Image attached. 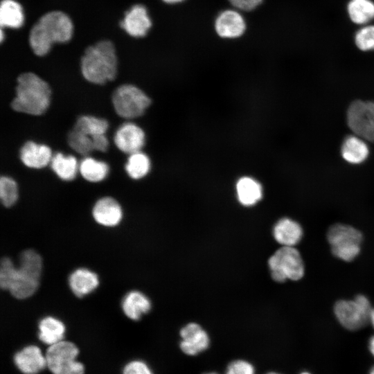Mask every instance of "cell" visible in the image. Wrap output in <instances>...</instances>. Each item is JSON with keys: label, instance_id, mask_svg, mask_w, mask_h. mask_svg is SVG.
Returning <instances> with one entry per match:
<instances>
[{"label": "cell", "instance_id": "1", "mask_svg": "<svg viewBox=\"0 0 374 374\" xmlns=\"http://www.w3.org/2000/svg\"><path fill=\"white\" fill-rule=\"evenodd\" d=\"M73 23L70 17L59 10L43 15L29 32V44L33 53L45 55L54 43L69 41L73 34Z\"/></svg>", "mask_w": 374, "mask_h": 374}, {"label": "cell", "instance_id": "2", "mask_svg": "<svg viewBox=\"0 0 374 374\" xmlns=\"http://www.w3.org/2000/svg\"><path fill=\"white\" fill-rule=\"evenodd\" d=\"M51 96V88L45 80L34 73H23L17 78L16 95L11 107L18 112L39 116L48 108Z\"/></svg>", "mask_w": 374, "mask_h": 374}, {"label": "cell", "instance_id": "3", "mask_svg": "<svg viewBox=\"0 0 374 374\" xmlns=\"http://www.w3.org/2000/svg\"><path fill=\"white\" fill-rule=\"evenodd\" d=\"M117 62L113 43L101 40L85 49L80 61L81 72L87 81L104 84L115 79Z\"/></svg>", "mask_w": 374, "mask_h": 374}, {"label": "cell", "instance_id": "4", "mask_svg": "<svg viewBox=\"0 0 374 374\" xmlns=\"http://www.w3.org/2000/svg\"><path fill=\"white\" fill-rule=\"evenodd\" d=\"M42 269L40 255L33 249L25 250L19 258V265L8 288L19 299L32 296L37 290Z\"/></svg>", "mask_w": 374, "mask_h": 374}, {"label": "cell", "instance_id": "5", "mask_svg": "<svg viewBox=\"0 0 374 374\" xmlns=\"http://www.w3.org/2000/svg\"><path fill=\"white\" fill-rule=\"evenodd\" d=\"M80 352L77 344L69 340L48 346L44 352L46 368L52 374H84V364L78 359Z\"/></svg>", "mask_w": 374, "mask_h": 374}, {"label": "cell", "instance_id": "6", "mask_svg": "<svg viewBox=\"0 0 374 374\" xmlns=\"http://www.w3.org/2000/svg\"><path fill=\"white\" fill-rule=\"evenodd\" d=\"M268 265L272 278L278 283L298 280L304 275L303 259L294 247L283 246L269 258Z\"/></svg>", "mask_w": 374, "mask_h": 374}, {"label": "cell", "instance_id": "7", "mask_svg": "<svg viewBox=\"0 0 374 374\" xmlns=\"http://www.w3.org/2000/svg\"><path fill=\"white\" fill-rule=\"evenodd\" d=\"M327 237L332 252L337 258L349 262L359 255L362 235L355 228L336 224L329 229Z\"/></svg>", "mask_w": 374, "mask_h": 374}, {"label": "cell", "instance_id": "8", "mask_svg": "<svg viewBox=\"0 0 374 374\" xmlns=\"http://www.w3.org/2000/svg\"><path fill=\"white\" fill-rule=\"evenodd\" d=\"M112 99L116 114L127 119L142 116L151 103L142 90L132 84H123L116 88Z\"/></svg>", "mask_w": 374, "mask_h": 374}, {"label": "cell", "instance_id": "9", "mask_svg": "<svg viewBox=\"0 0 374 374\" xmlns=\"http://www.w3.org/2000/svg\"><path fill=\"white\" fill-rule=\"evenodd\" d=\"M371 310L370 301L364 295H357L353 300L338 301L334 307L338 321L350 330H358L367 324Z\"/></svg>", "mask_w": 374, "mask_h": 374}, {"label": "cell", "instance_id": "10", "mask_svg": "<svg viewBox=\"0 0 374 374\" xmlns=\"http://www.w3.org/2000/svg\"><path fill=\"white\" fill-rule=\"evenodd\" d=\"M347 122L360 138L374 141V103L354 102L348 110Z\"/></svg>", "mask_w": 374, "mask_h": 374}, {"label": "cell", "instance_id": "11", "mask_svg": "<svg viewBox=\"0 0 374 374\" xmlns=\"http://www.w3.org/2000/svg\"><path fill=\"white\" fill-rule=\"evenodd\" d=\"M12 362L22 374H39L46 369L44 353L35 344L24 346L15 352Z\"/></svg>", "mask_w": 374, "mask_h": 374}, {"label": "cell", "instance_id": "12", "mask_svg": "<svg viewBox=\"0 0 374 374\" xmlns=\"http://www.w3.org/2000/svg\"><path fill=\"white\" fill-rule=\"evenodd\" d=\"M143 130L133 123H125L116 130L114 141L122 152L132 154L141 151L145 144Z\"/></svg>", "mask_w": 374, "mask_h": 374}, {"label": "cell", "instance_id": "13", "mask_svg": "<svg viewBox=\"0 0 374 374\" xmlns=\"http://www.w3.org/2000/svg\"><path fill=\"white\" fill-rule=\"evenodd\" d=\"M216 33L222 38L235 39L243 35L246 22L242 14L236 10L227 9L220 12L215 20Z\"/></svg>", "mask_w": 374, "mask_h": 374}, {"label": "cell", "instance_id": "14", "mask_svg": "<svg viewBox=\"0 0 374 374\" xmlns=\"http://www.w3.org/2000/svg\"><path fill=\"white\" fill-rule=\"evenodd\" d=\"M180 336V348L188 355H196L205 350L209 345L208 334L195 323H190L183 327Z\"/></svg>", "mask_w": 374, "mask_h": 374}, {"label": "cell", "instance_id": "15", "mask_svg": "<svg viewBox=\"0 0 374 374\" xmlns=\"http://www.w3.org/2000/svg\"><path fill=\"white\" fill-rule=\"evenodd\" d=\"M121 26L132 37H144L152 26L146 8L141 4L133 6L126 11Z\"/></svg>", "mask_w": 374, "mask_h": 374}, {"label": "cell", "instance_id": "16", "mask_svg": "<svg viewBox=\"0 0 374 374\" xmlns=\"http://www.w3.org/2000/svg\"><path fill=\"white\" fill-rule=\"evenodd\" d=\"M94 220L105 226L118 225L123 217V211L118 202L111 197H105L98 199L93 211Z\"/></svg>", "mask_w": 374, "mask_h": 374}, {"label": "cell", "instance_id": "17", "mask_svg": "<svg viewBox=\"0 0 374 374\" xmlns=\"http://www.w3.org/2000/svg\"><path fill=\"white\" fill-rule=\"evenodd\" d=\"M20 159L30 168L40 169L51 163L53 157L51 148L44 144L27 141L20 150Z\"/></svg>", "mask_w": 374, "mask_h": 374}, {"label": "cell", "instance_id": "18", "mask_svg": "<svg viewBox=\"0 0 374 374\" xmlns=\"http://www.w3.org/2000/svg\"><path fill=\"white\" fill-rule=\"evenodd\" d=\"M273 235L275 240L284 247H294L303 237V229L296 221L284 217L278 220L274 226Z\"/></svg>", "mask_w": 374, "mask_h": 374}, {"label": "cell", "instance_id": "19", "mask_svg": "<svg viewBox=\"0 0 374 374\" xmlns=\"http://www.w3.org/2000/svg\"><path fill=\"white\" fill-rule=\"evenodd\" d=\"M69 284L76 296L82 297L98 287L99 280L98 276L92 271L80 268L71 273L69 278Z\"/></svg>", "mask_w": 374, "mask_h": 374}, {"label": "cell", "instance_id": "20", "mask_svg": "<svg viewBox=\"0 0 374 374\" xmlns=\"http://www.w3.org/2000/svg\"><path fill=\"white\" fill-rule=\"evenodd\" d=\"M65 332V325L53 317H44L38 323V339L48 346L64 339Z\"/></svg>", "mask_w": 374, "mask_h": 374}, {"label": "cell", "instance_id": "21", "mask_svg": "<svg viewBox=\"0 0 374 374\" xmlns=\"http://www.w3.org/2000/svg\"><path fill=\"white\" fill-rule=\"evenodd\" d=\"M122 308L124 314L130 319L137 321L148 313L151 308L149 299L139 291L127 293L123 299Z\"/></svg>", "mask_w": 374, "mask_h": 374}, {"label": "cell", "instance_id": "22", "mask_svg": "<svg viewBox=\"0 0 374 374\" xmlns=\"http://www.w3.org/2000/svg\"><path fill=\"white\" fill-rule=\"evenodd\" d=\"M236 193L240 203L249 206L256 204L262 196L260 184L249 177H242L236 183Z\"/></svg>", "mask_w": 374, "mask_h": 374}, {"label": "cell", "instance_id": "23", "mask_svg": "<svg viewBox=\"0 0 374 374\" xmlns=\"http://www.w3.org/2000/svg\"><path fill=\"white\" fill-rule=\"evenodd\" d=\"M51 166L57 176L64 181H71L79 171V164L72 155L66 156L61 152L54 154L51 161Z\"/></svg>", "mask_w": 374, "mask_h": 374}, {"label": "cell", "instance_id": "24", "mask_svg": "<svg viewBox=\"0 0 374 374\" xmlns=\"http://www.w3.org/2000/svg\"><path fill=\"white\" fill-rule=\"evenodd\" d=\"M369 153L366 143L359 137H347L341 147V155L348 162L357 164L366 160Z\"/></svg>", "mask_w": 374, "mask_h": 374}, {"label": "cell", "instance_id": "25", "mask_svg": "<svg viewBox=\"0 0 374 374\" xmlns=\"http://www.w3.org/2000/svg\"><path fill=\"white\" fill-rule=\"evenodd\" d=\"M24 23L21 6L15 0H2L0 6L1 28H18Z\"/></svg>", "mask_w": 374, "mask_h": 374}, {"label": "cell", "instance_id": "26", "mask_svg": "<svg viewBox=\"0 0 374 374\" xmlns=\"http://www.w3.org/2000/svg\"><path fill=\"white\" fill-rule=\"evenodd\" d=\"M109 166L104 161L85 157L79 164V172L84 179L90 182H99L106 178Z\"/></svg>", "mask_w": 374, "mask_h": 374}, {"label": "cell", "instance_id": "27", "mask_svg": "<svg viewBox=\"0 0 374 374\" xmlns=\"http://www.w3.org/2000/svg\"><path fill=\"white\" fill-rule=\"evenodd\" d=\"M348 12L354 23L366 24L374 18V3L371 0H350Z\"/></svg>", "mask_w": 374, "mask_h": 374}, {"label": "cell", "instance_id": "28", "mask_svg": "<svg viewBox=\"0 0 374 374\" xmlns=\"http://www.w3.org/2000/svg\"><path fill=\"white\" fill-rule=\"evenodd\" d=\"M150 166L149 157L145 153L139 151L130 154L125 170L132 179H139L147 175Z\"/></svg>", "mask_w": 374, "mask_h": 374}, {"label": "cell", "instance_id": "29", "mask_svg": "<svg viewBox=\"0 0 374 374\" xmlns=\"http://www.w3.org/2000/svg\"><path fill=\"white\" fill-rule=\"evenodd\" d=\"M74 127L93 139L96 136L105 134L109 124L104 118L92 116H82L78 118Z\"/></svg>", "mask_w": 374, "mask_h": 374}, {"label": "cell", "instance_id": "30", "mask_svg": "<svg viewBox=\"0 0 374 374\" xmlns=\"http://www.w3.org/2000/svg\"><path fill=\"white\" fill-rule=\"evenodd\" d=\"M67 141L73 150L82 155H87L94 150L93 139L75 127L68 134Z\"/></svg>", "mask_w": 374, "mask_h": 374}, {"label": "cell", "instance_id": "31", "mask_svg": "<svg viewBox=\"0 0 374 374\" xmlns=\"http://www.w3.org/2000/svg\"><path fill=\"white\" fill-rule=\"evenodd\" d=\"M0 198L6 207L15 204L18 198V188L16 181L11 177L2 176L0 179Z\"/></svg>", "mask_w": 374, "mask_h": 374}, {"label": "cell", "instance_id": "32", "mask_svg": "<svg viewBox=\"0 0 374 374\" xmlns=\"http://www.w3.org/2000/svg\"><path fill=\"white\" fill-rule=\"evenodd\" d=\"M355 44L362 51L374 50V26L361 28L355 35Z\"/></svg>", "mask_w": 374, "mask_h": 374}, {"label": "cell", "instance_id": "33", "mask_svg": "<svg viewBox=\"0 0 374 374\" xmlns=\"http://www.w3.org/2000/svg\"><path fill=\"white\" fill-rule=\"evenodd\" d=\"M17 267L11 259L5 257L1 259L0 267V285L3 290H8L11 284Z\"/></svg>", "mask_w": 374, "mask_h": 374}, {"label": "cell", "instance_id": "34", "mask_svg": "<svg viewBox=\"0 0 374 374\" xmlns=\"http://www.w3.org/2000/svg\"><path fill=\"white\" fill-rule=\"evenodd\" d=\"M121 374H153V372L144 361L131 359L124 365Z\"/></svg>", "mask_w": 374, "mask_h": 374}, {"label": "cell", "instance_id": "35", "mask_svg": "<svg viewBox=\"0 0 374 374\" xmlns=\"http://www.w3.org/2000/svg\"><path fill=\"white\" fill-rule=\"evenodd\" d=\"M226 374H255V370L249 362L238 359L228 365Z\"/></svg>", "mask_w": 374, "mask_h": 374}, {"label": "cell", "instance_id": "36", "mask_svg": "<svg viewBox=\"0 0 374 374\" xmlns=\"http://www.w3.org/2000/svg\"><path fill=\"white\" fill-rule=\"evenodd\" d=\"M236 9L240 10L250 11L256 8L262 0H228Z\"/></svg>", "mask_w": 374, "mask_h": 374}, {"label": "cell", "instance_id": "37", "mask_svg": "<svg viewBox=\"0 0 374 374\" xmlns=\"http://www.w3.org/2000/svg\"><path fill=\"white\" fill-rule=\"evenodd\" d=\"M94 150L105 152L109 147V141L105 134H100L93 138Z\"/></svg>", "mask_w": 374, "mask_h": 374}, {"label": "cell", "instance_id": "38", "mask_svg": "<svg viewBox=\"0 0 374 374\" xmlns=\"http://www.w3.org/2000/svg\"><path fill=\"white\" fill-rule=\"evenodd\" d=\"M368 348L371 353L374 357V335L372 336L369 339Z\"/></svg>", "mask_w": 374, "mask_h": 374}, {"label": "cell", "instance_id": "39", "mask_svg": "<svg viewBox=\"0 0 374 374\" xmlns=\"http://www.w3.org/2000/svg\"><path fill=\"white\" fill-rule=\"evenodd\" d=\"M162 1L165 2L166 3L175 4V3H181L184 1V0H162Z\"/></svg>", "mask_w": 374, "mask_h": 374}, {"label": "cell", "instance_id": "40", "mask_svg": "<svg viewBox=\"0 0 374 374\" xmlns=\"http://www.w3.org/2000/svg\"><path fill=\"white\" fill-rule=\"evenodd\" d=\"M369 321L371 323V325L374 328V309H372L370 317H369Z\"/></svg>", "mask_w": 374, "mask_h": 374}, {"label": "cell", "instance_id": "41", "mask_svg": "<svg viewBox=\"0 0 374 374\" xmlns=\"http://www.w3.org/2000/svg\"><path fill=\"white\" fill-rule=\"evenodd\" d=\"M0 35H1L0 40H1V42H2V41L3 40V32L2 28L1 29V33H0Z\"/></svg>", "mask_w": 374, "mask_h": 374}, {"label": "cell", "instance_id": "42", "mask_svg": "<svg viewBox=\"0 0 374 374\" xmlns=\"http://www.w3.org/2000/svg\"><path fill=\"white\" fill-rule=\"evenodd\" d=\"M369 374H374V366L371 369Z\"/></svg>", "mask_w": 374, "mask_h": 374}, {"label": "cell", "instance_id": "43", "mask_svg": "<svg viewBox=\"0 0 374 374\" xmlns=\"http://www.w3.org/2000/svg\"><path fill=\"white\" fill-rule=\"evenodd\" d=\"M301 374H310V373L309 372L304 371V372H302Z\"/></svg>", "mask_w": 374, "mask_h": 374}, {"label": "cell", "instance_id": "44", "mask_svg": "<svg viewBox=\"0 0 374 374\" xmlns=\"http://www.w3.org/2000/svg\"><path fill=\"white\" fill-rule=\"evenodd\" d=\"M267 374H280V373H275V372H271V373H268Z\"/></svg>", "mask_w": 374, "mask_h": 374}, {"label": "cell", "instance_id": "45", "mask_svg": "<svg viewBox=\"0 0 374 374\" xmlns=\"http://www.w3.org/2000/svg\"><path fill=\"white\" fill-rule=\"evenodd\" d=\"M205 374H217V373H205Z\"/></svg>", "mask_w": 374, "mask_h": 374}]
</instances>
